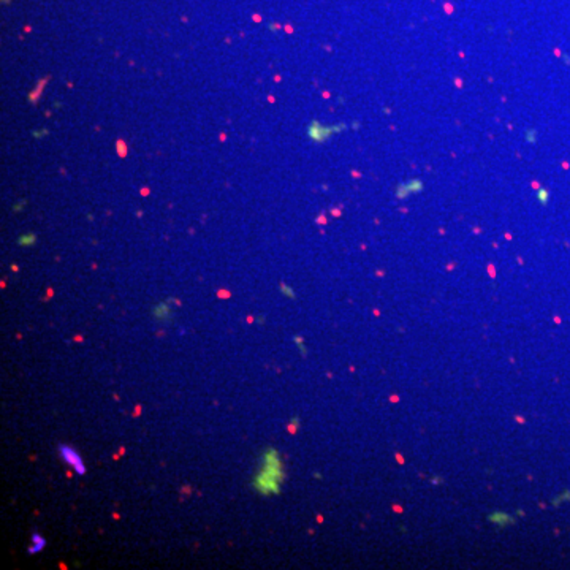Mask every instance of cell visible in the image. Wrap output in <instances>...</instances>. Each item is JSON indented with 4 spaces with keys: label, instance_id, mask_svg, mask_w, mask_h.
Masks as SVG:
<instances>
[{
    "label": "cell",
    "instance_id": "obj_1",
    "mask_svg": "<svg viewBox=\"0 0 570 570\" xmlns=\"http://www.w3.org/2000/svg\"><path fill=\"white\" fill-rule=\"evenodd\" d=\"M284 482V470L279 455L276 450H269L263 455V464L255 477V488L262 494H276Z\"/></svg>",
    "mask_w": 570,
    "mask_h": 570
},
{
    "label": "cell",
    "instance_id": "obj_2",
    "mask_svg": "<svg viewBox=\"0 0 570 570\" xmlns=\"http://www.w3.org/2000/svg\"><path fill=\"white\" fill-rule=\"evenodd\" d=\"M59 456L62 461L78 475H84L86 474V466H84V461L83 458L78 455V451L75 448H71L68 445H61L59 447Z\"/></svg>",
    "mask_w": 570,
    "mask_h": 570
},
{
    "label": "cell",
    "instance_id": "obj_3",
    "mask_svg": "<svg viewBox=\"0 0 570 570\" xmlns=\"http://www.w3.org/2000/svg\"><path fill=\"white\" fill-rule=\"evenodd\" d=\"M46 546V540L38 534V532H33L32 537H30V546H29V553L30 555H36L40 553V551Z\"/></svg>",
    "mask_w": 570,
    "mask_h": 570
},
{
    "label": "cell",
    "instance_id": "obj_4",
    "mask_svg": "<svg viewBox=\"0 0 570 570\" xmlns=\"http://www.w3.org/2000/svg\"><path fill=\"white\" fill-rule=\"evenodd\" d=\"M489 520H491L494 524H498V526H501V524L505 526V524H508V523L513 521L507 513H494V515H491V517H489Z\"/></svg>",
    "mask_w": 570,
    "mask_h": 570
},
{
    "label": "cell",
    "instance_id": "obj_5",
    "mask_svg": "<svg viewBox=\"0 0 570 570\" xmlns=\"http://www.w3.org/2000/svg\"><path fill=\"white\" fill-rule=\"evenodd\" d=\"M155 317H159V319H165V317H168L170 316V307L168 306H165V304H162V306H159L157 309H155Z\"/></svg>",
    "mask_w": 570,
    "mask_h": 570
}]
</instances>
